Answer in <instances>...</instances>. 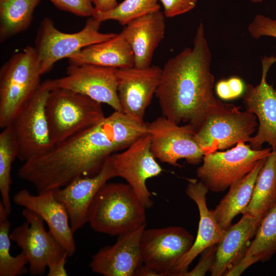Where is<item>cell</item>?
Segmentation results:
<instances>
[{
    "instance_id": "cell-37",
    "label": "cell",
    "mask_w": 276,
    "mask_h": 276,
    "mask_svg": "<svg viewBox=\"0 0 276 276\" xmlns=\"http://www.w3.org/2000/svg\"><path fill=\"white\" fill-rule=\"evenodd\" d=\"M95 10L100 12H106L116 7L118 3L117 0H89Z\"/></svg>"
},
{
    "instance_id": "cell-3",
    "label": "cell",
    "mask_w": 276,
    "mask_h": 276,
    "mask_svg": "<svg viewBox=\"0 0 276 276\" xmlns=\"http://www.w3.org/2000/svg\"><path fill=\"white\" fill-rule=\"evenodd\" d=\"M146 209L128 184L106 182L89 205L87 222L97 232L119 236L146 225Z\"/></svg>"
},
{
    "instance_id": "cell-15",
    "label": "cell",
    "mask_w": 276,
    "mask_h": 276,
    "mask_svg": "<svg viewBox=\"0 0 276 276\" xmlns=\"http://www.w3.org/2000/svg\"><path fill=\"white\" fill-rule=\"evenodd\" d=\"M275 62L273 55L262 58L260 82L255 86L246 84L243 95L246 109L254 113L259 121L258 132L248 142L253 149H261L262 145L267 143L272 150H276V89L266 80L269 68Z\"/></svg>"
},
{
    "instance_id": "cell-33",
    "label": "cell",
    "mask_w": 276,
    "mask_h": 276,
    "mask_svg": "<svg viewBox=\"0 0 276 276\" xmlns=\"http://www.w3.org/2000/svg\"><path fill=\"white\" fill-rule=\"evenodd\" d=\"M198 0H159L166 17L171 18L187 13L196 6Z\"/></svg>"
},
{
    "instance_id": "cell-4",
    "label": "cell",
    "mask_w": 276,
    "mask_h": 276,
    "mask_svg": "<svg viewBox=\"0 0 276 276\" xmlns=\"http://www.w3.org/2000/svg\"><path fill=\"white\" fill-rule=\"evenodd\" d=\"M40 65L34 47L13 54L0 70V127L11 125L40 85Z\"/></svg>"
},
{
    "instance_id": "cell-14",
    "label": "cell",
    "mask_w": 276,
    "mask_h": 276,
    "mask_svg": "<svg viewBox=\"0 0 276 276\" xmlns=\"http://www.w3.org/2000/svg\"><path fill=\"white\" fill-rule=\"evenodd\" d=\"M116 177L124 178L146 209L153 204L147 180L159 175L163 171L150 148L148 133L139 138L120 153L111 155Z\"/></svg>"
},
{
    "instance_id": "cell-24",
    "label": "cell",
    "mask_w": 276,
    "mask_h": 276,
    "mask_svg": "<svg viewBox=\"0 0 276 276\" xmlns=\"http://www.w3.org/2000/svg\"><path fill=\"white\" fill-rule=\"evenodd\" d=\"M275 252L276 204L261 219L243 257L224 275H240L253 264L269 261Z\"/></svg>"
},
{
    "instance_id": "cell-25",
    "label": "cell",
    "mask_w": 276,
    "mask_h": 276,
    "mask_svg": "<svg viewBox=\"0 0 276 276\" xmlns=\"http://www.w3.org/2000/svg\"><path fill=\"white\" fill-rule=\"evenodd\" d=\"M265 158L260 160L249 173L232 185L227 194L216 208L211 210L217 223L222 229L225 231L230 227L234 218L242 214L248 205L257 177Z\"/></svg>"
},
{
    "instance_id": "cell-31",
    "label": "cell",
    "mask_w": 276,
    "mask_h": 276,
    "mask_svg": "<svg viewBox=\"0 0 276 276\" xmlns=\"http://www.w3.org/2000/svg\"><path fill=\"white\" fill-rule=\"evenodd\" d=\"M58 9L80 17H91L95 8L89 0H49Z\"/></svg>"
},
{
    "instance_id": "cell-10",
    "label": "cell",
    "mask_w": 276,
    "mask_h": 276,
    "mask_svg": "<svg viewBox=\"0 0 276 276\" xmlns=\"http://www.w3.org/2000/svg\"><path fill=\"white\" fill-rule=\"evenodd\" d=\"M151 151L161 162L178 166L185 159L191 165L202 161L204 153L196 139V131L191 126H180L164 116L147 124Z\"/></svg>"
},
{
    "instance_id": "cell-38",
    "label": "cell",
    "mask_w": 276,
    "mask_h": 276,
    "mask_svg": "<svg viewBox=\"0 0 276 276\" xmlns=\"http://www.w3.org/2000/svg\"><path fill=\"white\" fill-rule=\"evenodd\" d=\"M216 91L217 96L221 99H233L227 80H221L217 83Z\"/></svg>"
},
{
    "instance_id": "cell-19",
    "label": "cell",
    "mask_w": 276,
    "mask_h": 276,
    "mask_svg": "<svg viewBox=\"0 0 276 276\" xmlns=\"http://www.w3.org/2000/svg\"><path fill=\"white\" fill-rule=\"evenodd\" d=\"M17 205L39 215L49 227V231L66 251L74 255L76 247L69 217L64 205L55 197L53 190L34 195L27 189L17 192L13 197Z\"/></svg>"
},
{
    "instance_id": "cell-20",
    "label": "cell",
    "mask_w": 276,
    "mask_h": 276,
    "mask_svg": "<svg viewBox=\"0 0 276 276\" xmlns=\"http://www.w3.org/2000/svg\"><path fill=\"white\" fill-rule=\"evenodd\" d=\"M209 190L200 180H188L186 193L196 204L199 214L197 234L190 250L177 262L169 275L183 276L195 258L205 249L217 244L224 236L225 231L217 223L206 201Z\"/></svg>"
},
{
    "instance_id": "cell-2",
    "label": "cell",
    "mask_w": 276,
    "mask_h": 276,
    "mask_svg": "<svg viewBox=\"0 0 276 276\" xmlns=\"http://www.w3.org/2000/svg\"><path fill=\"white\" fill-rule=\"evenodd\" d=\"M212 54L203 24L197 28L193 46L185 48L169 59L162 68L155 92L163 116L197 131L217 99L213 93L215 79L211 72Z\"/></svg>"
},
{
    "instance_id": "cell-1",
    "label": "cell",
    "mask_w": 276,
    "mask_h": 276,
    "mask_svg": "<svg viewBox=\"0 0 276 276\" xmlns=\"http://www.w3.org/2000/svg\"><path fill=\"white\" fill-rule=\"evenodd\" d=\"M148 133L147 125L114 111L87 130L25 162L18 177L38 194L62 188L80 176H93L106 159Z\"/></svg>"
},
{
    "instance_id": "cell-18",
    "label": "cell",
    "mask_w": 276,
    "mask_h": 276,
    "mask_svg": "<svg viewBox=\"0 0 276 276\" xmlns=\"http://www.w3.org/2000/svg\"><path fill=\"white\" fill-rule=\"evenodd\" d=\"M146 225L118 236L116 243L101 248L91 258V271L104 276H135L143 265L141 239Z\"/></svg>"
},
{
    "instance_id": "cell-29",
    "label": "cell",
    "mask_w": 276,
    "mask_h": 276,
    "mask_svg": "<svg viewBox=\"0 0 276 276\" xmlns=\"http://www.w3.org/2000/svg\"><path fill=\"white\" fill-rule=\"evenodd\" d=\"M3 204L0 201V276H18L26 274L29 269L27 256L22 252L13 257L10 254V222Z\"/></svg>"
},
{
    "instance_id": "cell-34",
    "label": "cell",
    "mask_w": 276,
    "mask_h": 276,
    "mask_svg": "<svg viewBox=\"0 0 276 276\" xmlns=\"http://www.w3.org/2000/svg\"><path fill=\"white\" fill-rule=\"evenodd\" d=\"M217 244L205 249L201 253L198 263L191 271H187L183 276H202L210 271L215 260Z\"/></svg>"
},
{
    "instance_id": "cell-27",
    "label": "cell",
    "mask_w": 276,
    "mask_h": 276,
    "mask_svg": "<svg viewBox=\"0 0 276 276\" xmlns=\"http://www.w3.org/2000/svg\"><path fill=\"white\" fill-rule=\"evenodd\" d=\"M41 0H0V42L27 30Z\"/></svg>"
},
{
    "instance_id": "cell-9",
    "label": "cell",
    "mask_w": 276,
    "mask_h": 276,
    "mask_svg": "<svg viewBox=\"0 0 276 276\" xmlns=\"http://www.w3.org/2000/svg\"><path fill=\"white\" fill-rule=\"evenodd\" d=\"M52 89L51 79L42 82L11 124L17 145V158L20 161L44 154L54 147L46 114V102Z\"/></svg>"
},
{
    "instance_id": "cell-7",
    "label": "cell",
    "mask_w": 276,
    "mask_h": 276,
    "mask_svg": "<svg viewBox=\"0 0 276 276\" xmlns=\"http://www.w3.org/2000/svg\"><path fill=\"white\" fill-rule=\"evenodd\" d=\"M102 22L89 17L82 29L66 33L58 30L51 18H43L37 31L34 47L39 61L41 74L50 72L58 61L67 59L86 47L107 40L117 35L100 32Z\"/></svg>"
},
{
    "instance_id": "cell-28",
    "label": "cell",
    "mask_w": 276,
    "mask_h": 276,
    "mask_svg": "<svg viewBox=\"0 0 276 276\" xmlns=\"http://www.w3.org/2000/svg\"><path fill=\"white\" fill-rule=\"evenodd\" d=\"M0 133V192L2 200L8 215L11 213L10 196L12 183V164L17 155V145L12 125L4 128Z\"/></svg>"
},
{
    "instance_id": "cell-16",
    "label": "cell",
    "mask_w": 276,
    "mask_h": 276,
    "mask_svg": "<svg viewBox=\"0 0 276 276\" xmlns=\"http://www.w3.org/2000/svg\"><path fill=\"white\" fill-rule=\"evenodd\" d=\"M162 73V68L156 65L118 68V93L123 113L144 123L146 110L155 94Z\"/></svg>"
},
{
    "instance_id": "cell-17",
    "label": "cell",
    "mask_w": 276,
    "mask_h": 276,
    "mask_svg": "<svg viewBox=\"0 0 276 276\" xmlns=\"http://www.w3.org/2000/svg\"><path fill=\"white\" fill-rule=\"evenodd\" d=\"M109 156L96 174L78 176L65 186L53 190L55 198L67 212L73 233L87 222L88 208L99 190L109 179L116 177Z\"/></svg>"
},
{
    "instance_id": "cell-39",
    "label": "cell",
    "mask_w": 276,
    "mask_h": 276,
    "mask_svg": "<svg viewBox=\"0 0 276 276\" xmlns=\"http://www.w3.org/2000/svg\"><path fill=\"white\" fill-rule=\"evenodd\" d=\"M252 3H261L263 1V0H250Z\"/></svg>"
},
{
    "instance_id": "cell-13",
    "label": "cell",
    "mask_w": 276,
    "mask_h": 276,
    "mask_svg": "<svg viewBox=\"0 0 276 276\" xmlns=\"http://www.w3.org/2000/svg\"><path fill=\"white\" fill-rule=\"evenodd\" d=\"M117 70L94 64H69L65 76L51 79L52 89L70 90L122 112L118 93Z\"/></svg>"
},
{
    "instance_id": "cell-8",
    "label": "cell",
    "mask_w": 276,
    "mask_h": 276,
    "mask_svg": "<svg viewBox=\"0 0 276 276\" xmlns=\"http://www.w3.org/2000/svg\"><path fill=\"white\" fill-rule=\"evenodd\" d=\"M271 150L253 149L245 142H239L226 151L204 155L202 164L197 169V176L210 191L222 192L249 173Z\"/></svg>"
},
{
    "instance_id": "cell-5",
    "label": "cell",
    "mask_w": 276,
    "mask_h": 276,
    "mask_svg": "<svg viewBox=\"0 0 276 276\" xmlns=\"http://www.w3.org/2000/svg\"><path fill=\"white\" fill-rule=\"evenodd\" d=\"M46 114L54 146L94 126L105 117L102 103L59 88L52 89L49 94Z\"/></svg>"
},
{
    "instance_id": "cell-6",
    "label": "cell",
    "mask_w": 276,
    "mask_h": 276,
    "mask_svg": "<svg viewBox=\"0 0 276 276\" xmlns=\"http://www.w3.org/2000/svg\"><path fill=\"white\" fill-rule=\"evenodd\" d=\"M240 108L217 99L196 133L204 155L239 142H249L258 125L257 117L251 111Z\"/></svg>"
},
{
    "instance_id": "cell-23",
    "label": "cell",
    "mask_w": 276,
    "mask_h": 276,
    "mask_svg": "<svg viewBox=\"0 0 276 276\" xmlns=\"http://www.w3.org/2000/svg\"><path fill=\"white\" fill-rule=\"evenodd\" d=\"M69 64H94L117 68L134 66L135 59L131 48L123 34L107 40L86 47L68 58Z\"/></svg>"
},
{
    "instance_id": "cell-35",
    "label": "cell",
    "mask_w": 276,
    "mask_h": 276,
    "mask_svg": "<svg viewBox=\"0 0 276 276\" xmlns=\"http://www.w3.org/2000/svg\"><path fill=\"white\" fill-rule=\"evenodd\" d=\"M68 257L65 255L60 259L52 263L48 266V276H66L67 272L65 268L66 259Z\"/></svg>"
},
{
    "instance_id": "cell-26",
    "label": "cell",
    "mask_w": 276,
    "mask_h": 276,
    "mask_svg": "<svg viewBox=\"0 0 276 276\" xmlns=\"http://www.w3.org/2000/svg\"><path fill=\"white\" fill-rule=\"evenodd\" d=\"M276 204V150L266 157L257 177L251 199L242 214L259 222Z\"/></svg>"
},
{
    "instance_id": "cell-36",
    "label": "cell",
    "mask_w": 276,
    "mask_h": 276,
    "mask_svg": "<svg viewBox=\"0 0 276 276\" xmlns=\"http://www.w3.org/2000/svg\"><path fill=\"white\" fill-rule=\"evenodd\" d=\"M227 80L233 99L243 95L246 85L241 79L238 77H232Z\"/></svg>"
},
{
    "instance_id": "cell-30",
    "label": "cell",
    "mask_w": 276,
    "mask_h": 276,
    "mask_svg": "<svg viewBox=\"0 0 276 276\" xmlns=\"http://www.w3.org/2000/svg\"><path fill=\"white\" fill-rule=\"evenodd\" d=\"M159 0H124L106 12L94 10L92 17L101 22L108 20L126 26L133 20L147 14L160 10Z\"/></svg>"
},
{
    "instance_id": "cell-21",
    "label": "cell",
    "mask_w": 276,
    "mask_h": 276,
    "mask_svg": "<svg viewBox=\"0 0 276 276\" xmlns=\"http://www.w3.org/2000/svg\"><path fill=\"white\" fill-rule=\"evenodd\" d=\"M165 17L160 10L153 12L130 21L121 32L133 52L134 67L151 65L154 53L165 36Z\"/></svg>"
},
{
    "instance_id": "cell-32",
    "label": "cell",
    "mask_w": 276,
    "mask_h": 276,
    "mask_svg": "<svg viewBox=\"0 0 276 276\" xmlns=\"http://www.w3.org/2000/svg\"><path fill=\"white\" fill-rule=\"evenodd\" d=\"M248 31L255 39H259L263 36L276 38V19L258 14L249 25Z\"/></svg>"
},
{
    "instance_id": "cell-22",
    "label": "cell",
    "mask_w": 276,
    "mask_h": 276,
    "mask_svg": "<svg viewBox=\"0 0 276 276\" xmlns=\"http://www.w3.org/2000/svg\"><path fill=\"white\" fill-rule=\"evenodd\" d=\"M241 219L225 231L217 244L214 263L210 270L212 276L224 275L244 256L260 222L245 214Z\"/></svg>"
},
{
    "instance_id": "cell-11",
    "label": "cell",
    "mask_w": 276,
    "mask_h": 276,
    "mask_svg": "<svg viewBox=\"0 0 276 276\" xmlns=\"http://www.w3.org/2000/svg\"><path fill=\"white\" fill-rule=\"evenodd\" d=\"M22 214L25 221L10 233V238L27 256L30 274L43 275L49 264L67 254L49 231H46L44 221L39 215L26 208Z\"/></svg>"
},
{
    "instance_id": "cell-12",
    "label": "cell",
    "mask_w": 276,
    "mask_h": 276,
    "mask_svg": "<svg viewBox=\"0 0 276 276\" xmlns=\"http://www.w3.org/2000/svg\"><path fill=\"white\" fill-rule=\"evenodd\" d=\"M194 241V236L180 226L145 228L141 239L143 265L158 276L169 275Z\"/></svg>"
}]
</instances>
